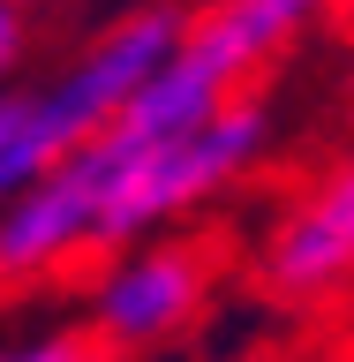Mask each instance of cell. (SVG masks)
<instances>
[{
    "label": "cell",
    "instance_id": "6da1fadb",
    "mask_svg": "<svg viewBox=\"0 0 354 362\" xmlns=\"http://www.w3.org/2000/svg\"><path fill=\"white\" fill-rule=\"evenodd\" d=\"M271 136H279V113L264 90H242L234 106H219L174 144H129L121 129H98L83 144L98 174V257H121L129 242H151L158 226H181L211 197L242 189L264 166Z\"/></svg>",
    "mask_w": 354,
    "mask_h": 362
},
{
    "label": "cell",
    "instance_id": "7a4b0ae2",
    "mask_svg": "<svg viewBox=\"0 0 354 362\" xmlns=\"http://www.w3.org/2000/svg\"><path fill=\"white\" fill-rule=\"evenodd\" d=\"M189 23L196 16H189L181 0H129V8L106 16L45 83H16L30 151H38L45 166H61V158L83 151L98 129H113V121L129 113V98L181 53Z\"/></svg>",
    "mask_w": 354,
    "mask_h": 362
},
{
    "label": "cell",
    "instance_id": "3957f363",
    "mask_svg": "<svg viewBox=\"0 0 354 362\" xmlns=\"http://www.w3.org/2000/svg\"><path fill=\"white\" fill-rule=\"evenodd\" d=\"M211 242L196 234H151L106 257V272L90 279V332L106 347H158L174 339L211 294Z\"/></svg>",
    "mask_w": 354,
    "mask_h": 362
},
{
    "label": "cell",
    "instance_id": "277c9868",
    "mask_svg": "<svg viewBox=\"0 0 354 362\" xmlns=\"http://www.w3.org/2000/svg\"><path fill=\"white\" fill-rule=\"evenodd\" d=\"M264 279L287 302H317L354 279V144L279 211L264 242Z\"/></svg>",
    "mask_w": 354,
    "mask_h": 362
},
{
    "label": "cell",
    "instance_id": "5b68a950",
    "mask_svg": "<svg viewBox=\"0 0 354 362\" xmlns=\"http://www.w3.org/2000/svg\"><path fill=\"white\" fill-rule=\"evenodd\" d=\"M196 23L219 45H234V53L264 76L287 45H302L317 23H332V0H211Z\"/></svg>",
    "mask_w": 354,
    "mask_h": 362
},
{
    "label": "cell",
    "instance_id": "8992f818",
    "mask_svg": "<svg viewBox=\"0 0 354 362\" xmlns=\"http://www.w3.org/2000/svg\"><path fill=\"white\" fill-rule=\"evenodd\" d=\"M0 362H113V347L98 332H76V325H61V332H38V339H16V347H0Z\"/></svg>",
    "mask_w": 354,
    "mask_h": 362
},
{
    "label": "cell",
    "instance_id": "52a82bcc",
    "mask_svg": "<svg viewBox=\"0 0 354 362\" xmlns=\"http://www.w3.org/2000/svg\"><path fill=\"white\" fill-rule=\"evenodd\" d=\"M23 53H30V8L23 0H0V90H16Z\"/></svg>",
    "mask_w": 354,
    "mask_h": 362
},
{
    "label": "cell",
    "instance_id": "ba28073f",
    "mask_svg": "<svg viewBox=\"0 0 354 362\" xmlns=\"http://www.w3.org/2000/svg\"><path fill=\"white\" fill-rule=\"evenodd\" d=\"M332 23H347V30H354V0H332Z\"/></svg>",
    "mask_w": 354,
    "mask_h": 362
},
{
    "label": "cell",
    "instance_id": "9c48e42d",
    "mask_svg": "<svg viewBox=\"0 0 354 362\" xmlns=\"http://www.w3.org/2000/svg\"><path fill=\"white\" fill-rule=\"evenodd\" d=\"M23 8H76V0H23Z\"/></svg>",
    "mask_w": 354,
    "mask_h": 362
}]
</instances>
